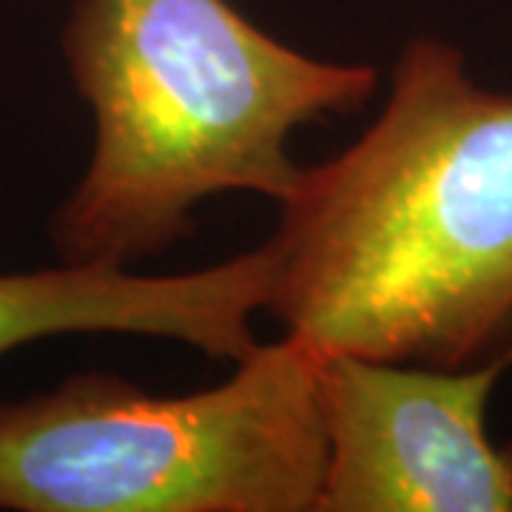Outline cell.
<instances>
[{
	"label": "cell",
	"mask_w": 512,
	"mask_h": 512,
	"mask_svg": "<svg viewBox=\"0 0 512 512\" xmlns=\"http://www.w3.org/2000/svg\"><path fill=\"white\" fill-rule=\"evenodd\" d=\"M316 367L319 350L285 333L194 393L83 373L0 402V510L313 512Z\"/></svg>",
	"instance_id": "3"
},
{
	"label": "cell",
	"mask_w": 512,
	"mask_h": 512,
	"mask_svg": "<svg viewBox=\"0 0 512 512\" xmlns=\"http://www.w3.org/2000/svg\"><path fill=\"white\" fill-rule=\"evenodd\" d=\"M265 311L322 353L470 367L512 348V92L419 37L379 117L302 168Z\"/></svg>",
	"instance_id": "1"
},
{
	"label": "cell",
	"mask_w": 512,
	"mask_h": 512,
	"mask_svg": "<svg viewBox=\"0 0 512 512\" xmlns=\"http://www.w3.org/2000/svg\"><path fill=\"white\" fill-rule=\"evenodd\" d=\"M271 279L268 242L188 274L143 276L103 262L0 274V356L66 333H131L239 362L259 345L254 316Z\"/></svg>",
	"instance_id": "5"
},
{
	"label": "cell",
	"mask_w": 512,
	"mask_h": 512,
	"mask_svg": "<svg viewBox=\"0 0 512 512\" xmlns=\"http://www.w3.org/2000/svg\"><path fill=\"white\" fill-rule=\"evenodd\" d=\"M63 55L94 120L89 165L52 220L60 262L128 268L194 231L208 197L282 202L296 128L362 111L367 63H328L228 0H77Z\"/></svg>",
	"instance_id": "2"
},
{
	"label": "cell",
	"mask_w": 512,
	"mask_h": 512,
	"mask_svg": "<svg viewBox=\"0 0 512 512\" xmlns=\"http://www.w3.org/2000/svg\"><path fill=\"white\" fill-rule=\"evenodd\" d=\"M512 348L470 367L322 353L325 467L313 512H512V444L487 404Z\"/></svg>",
	"instance_id": "4"
}]
</instances>
